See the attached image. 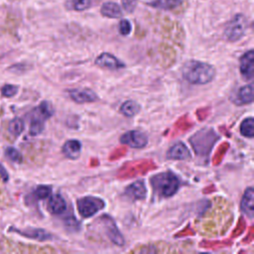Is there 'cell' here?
I'll use <instances>...</instances> for the list:
<instances>
[{
    "mask_svg": "<svg viewBox=\"0 0 254 254\" xmlns=\"http://www.w3.org/2000/svg\"><path fill=\"white\" fill-rule=\"evenodd\" d=\"M182 73L191 84H206L215 76V68L209 64L191 60L183 65Z\"/></svg>",
    "mask_w": 254,
    "mask_h": 254,
    "instance_id": "cell-1",
    "label": "cell"
},
{
    "mask_svg": "<svg viewBox=\"0 0 254 254\" xmlns=\"http://www.w3.org/2000/svg\"><path fill=\"white\" fill-rule=\"evenodd\" d=\"M150 183L155 193L161 197L174 195L181 186L179 178L172 172H164L155 175L150 179Z\"/></svg>",
    "mask_w": 254,
    "mask_h": 254,
    "instance_id": "cell-2",
    "label": "cell"
},
{
    "mask_svg": "<svg viewBox=\"0 0 254 254\" xmlns=\"http://www.w3.org/2000/svg\"><path fill=\"white\" fill-rule=\"evenodd\" d=\"M219 136L212 128H202L190 138V143L199 157H207Z\"/></svg>",
    "mask_w": 254,
    "mask_h": 254,
    "instance_id": "cell-3",
    "label": "cell"
},
{
    "mask_svg": "<svg viewBox=\"0 0 254 254\" xmlns=\"http://www.w3.org/2000/svg\"><path fill=\"white\" fill-rule=\"evenodd\" d=\"M247 27V17L240 13L235 14L225 25L224 37L229 42H236L245 35Z\"/></svg>",
    "mask_w": 254,
    "mask_h": 254,
    "instance_id": "cell-4",
    "label": "cell"
},
{
    "mask_svg": "<svg viewBox=\"0 0 254 254\" xmlns=\"http://www.w3.org/2000/svg\"><path fill=\"white\" fill-rule=\"evenodd\" d=\"M156 169V165L150 160H141V161H132L123 165V167L118 172V178L129 179L139 174H144L150 170Z\"/></svg>",
    "mask_w": 254,
    "mask_h": 254,
    "instance_id": "cell-5",
    "label": "cell"
},
{
    "mask_svg": "<svg viewBox=\"0 0 254 254\" xmlns=\"http://www.w3.org/2000/svg\"><path fill=\"white\" fill-rule=\"evenodd\" d=\"M76 205L77 210L82 217H90L101 210L104 207L105 202L99 197L84 196L77 199Z\"/></svg>",
    "mask_w": 254,
    "mask_h": 254,
    "instance_id": "cell-6",
    "label": "cell"
},
{
    "mask_svg": "<svg viewBox=\"0 0 254 254\" xmlns=\"http://www.w3.org/2000/svg\"><path fill=\"white\" fill-rule=\"evenodd\" d=\"M120 142L131 148H144L148 144L147 135L139 130H130L120 137Z\"/></svg>",
    "mask_w": 254,
    "mask_h": 254,
    "instance_id": "cell-7",
    "label": "cell"
},
{
    "mask_svg": "<svg viewBox=\"0 0 254 254\" xmlns=\"http://www.w3.org/2000/svg\"><path fill=\"white\" fill-rule=\"evenodd\" d=\"M102 221V225L105 229V233L108 236V238L116 245L118 246H123L125 241L124 238L122 236V234L119 232L115 222L113 221V219L108 216V215H103L99 218Z\"/></svg>",
    "mask_w": 254,
    "mask_h": 254,
    "instance_id": "cell-8",
    "label": "cell"
},
{
    "mask_svg": "<svg viewBox=\"0 0 254 254\" xmlns=\"http://www.w3.org/2000/svg\"><path fill=\"white\" fill-rule=\"evenodd\" d=\"M240 73L246 80L254 77V51L249 50L240 58Z\"/></svg>",
    "mask_w": 254,
    "mask_h": 254,
    "instance_id": "cell-9",
    "label": "cell"
},
{
    "mask_svg": "<svg viewBox=\"0 0 254 254\" xmlns=\"http://www.w3.org/2000/svg\"><path fill=\"white\" fill-rule=\"evenodd\" d=\"M10 232H15L18 233L21 236L27 237V238H32L40 241H45V240H50L53 238V235L46 231L45 229L42 228H27V229H19L16 227H10L9 228Z\"/></svg>",
    "mask_w": 254,
    "mask_h": 254,
    "instance_id": "cell-10",
    "label": "cell"
},
{
    "mask_svg": "<svg viewBox=\"0 0 254 254\" xmlns=\"http://www.w3.org/2000/svg\"><path fill=\"white\" fill-rule=\"evenodd\" d=\"M68 95L76 103L94 102L98 99L97 94L89 88H73L68 90Z\"/></svg>",
    "mask_w": 254,
    "mask_h": 254,
    "instance_id": "cell-11",
    "label": "cell"
},
{
    "mask_svg": "<svg viewBox=\"0 0 254 254\" xmlns=\"http://www.w3.org/2000/svg\"><path fill=\"white\" fill-rule=\"evenodd\" d=\"M95 64L108 69H119L125 66V64L109 53H102L95 59Z\"/></svg>",
    "mask_w": 254,
    "mask_h": 254,
    "instance_id": "cell-12",
    "label": "cell"
},
{
    "mask_svg": "<svg viewBox=\"0 0 254 254\" xmlns=\"http://www.w3.org/2000/svg\"><path fill=\"white\" fill-rule=\"evenodd\" d=\"M167 158L170 160L185 161L190 158V152L184 143L177 142L167 152Z\"/></svg>",
    "mask_w": 254,
    "mask_h": 254,
    "instance_id": "cell-13",
    "label": "cell"
},
{
    "mask_svg": "<svg viewBox=\"0 0 254 254\" xmlns=\"http://www.w3.org/2000/svg\"><path fill=\"white\" fill-rule=\"evenodd\" d=\"M254 190L252 187H249L246 189L241 202H240V208L241 210L250 218L253 217L254 214Z\"/></svg>",
    "mask_w": 254,
    "mask_h": 254,
    "instance_id": "cell-14",
    "label": "cell"
},
{
    "mask_svg": "<svg viewBox=\"0 0 254 254\" xmlns=\"http://www.w3.org/2000/svg\"><path fill=\"white\" fill-rule=\"evenodd\" d=\"M125 194L133 199H144L147 194V189L142 181H137L129 185L125 190Z\"/></svg>",
    "mask_w": 254,
    "mask_h": 254,
    "instance_id": "cell-15",
    "label": "cell"
},
{
    "mask_svg": "<svg viewBox=\"0 0 254 254\" xmlns=\"http://www.w3.org/2000/svg\"><path fill=\"white\" fill-rule=\"evenodd\" d=\"M238 105L250 104L253 102V85L247 84L238 89L235 98L232 99Z\"/></svg>",
    "mask_w": 254,
    "mask_h": 254,
    "instance_id": "cell-16",
    "label": "cell"
},
{
    "mask_svg": "<svg viewBox=\"0 0 254 254\" xmlns=\"http://www.w3.org/2000/svg\"><path fill=\"white\" fill-rule=\"evenodd\" d=\"M48 200V209L54 214H62L66 209V202L64 198L59 194H53L49 196Z\"/></svg>",
    "mask_w": 254,
    "mask_h": 254,
    "instance_id": "cell-17",
    "label": "cell"
},
{
    "mask_svg": "<svg viewBox=\"0 0 254 254\" xmlns=\"http://www.w3.org/2000/svg\"><path fill=\"white\" fill-rule=\"evenodd\" d=\"M100 13L102 16L111 19H118L122 17V10L116 2L108 1L104 2L100 7Z\"/></svg>",
    "mask_w": 254,
    "mask_h": 254,
    "instance_id": "cell-18",
    "label": "cell"
},
{
    "mask_svg": "<svg viewBox=\"0 0 254 254\" xmlns=\"http://www.w3.org/2000/svg\"><path fill=\"white\" fill-rule=\"evenodd\" d=\"M81 151V143L78 140L71 139L66 141L63 146V153L66 158L75 160L79 157Z\"/></svg>",
    "mask_w": 254,
    "mask_h": 254,
    "instance_id": "cell-19",
    "label": "cell"
},
{
    "mask_svg": "<svg viewBox=\"0 0 254 254\" xmlns=\"http://www.w3.org/2000/svg\"><path fill=\"white\" fill-rule=\"evenodd\" d=\"M184 0H146V4L156 9L172 10L179 7Z\"/></svg>",
    "mask_w": 254,
    "mask_h": 254,
    "instance_id": "cell-20",
    "label": "cell"
},
{
    "mask_svg": "<svg viewBox=\"0 0 254 254\" xmlns=\"http://www.w3.org/2000/svg\"><path fill=\"white\" fill-rule=\"evenodd\" d=\"M45 127V119L42 117L38 116L34 112H32V117H31V122H30V128H29V133L32 136L39 135Z\"/></svg>",
    "mask_w": 254,
    "mask_h": 254,
    "instance_id": "cell-21",
    "label": "cell"
},
{
    "mask_svg": "<svg viewBox=\"0 0 254 254\" xmlns=\"http://www.w3.org/2000/svg\"><path fill=\"white\" fill-rule=\"evenodd\" d=\"M91 6V0H66L64 7L70 11L81 12L87 10Z\"/></svg>",
    "mask_w": 254,
    "mask_h": 254,
    "instance_id": "cell-22",
    "label": "cell"
},
{
    "mask_svg": "<svg viewBox=\"0 0 254 254\" xmlns=\"http://www.w3.org/2000/svg\"><path fill=\"white\" fill-rule=\"evenodd\" d=\"M140 105L134 101V100H127L125 101L121 107H120V112L127 117H133L136 114L139 113L140 111Z\"/></svg>",
    "mask_w": 254,
    "mask_h": 254,
    "instance_id": "cell-23",
    "label": "cell"
},
{
    "mask_svg": "<svg viewBox=\"0 0 254 254\" xmlns=\"http://www.w3.org/2000/svg\"><path fill=\"white\" fill-rule=\"evenodd\" d=\"M37 115L42 117L43 119H48L54 114V108L49 101H43L40 105L33 110Z\"/></svg>",
    "mask_w": 254,
    "mask_h": 254,
    "instance_id": "cell-24",
    "label": "cell"
},
{
    "mask_svg": "<svg viewBox=\"0 0 254 254\" xmlns=\"http://www.w3.org/2000/svg\"><path fill=\"white\" fill-rule=\"evenodd\" d=\"M240 133L242 136L247 138H252L254 136V119L253 117H248L242 121L240 124Z\"/></svg>",
    "mask_w": 254,
    "mask_h": 254,
    "instance_id": "cell-25",
    "label": "cell"
},
{
    "mask_svg": "<svg viewBox=\"0 0 254 254\" xmlns=\"http://www.w3.org/2000/svg\"><path fill=\"white\" fill-rule=\"evenodd\" d=\"M24 130V121L21 118L13 119L9 124V131L14 136H19Z\"/></svg>",
    "mask_w": 254,
    "mask_h": 254,
    "instance_id": "cell-26",
    "label": "cell"
},
{
    "mask_svg": "<svg viewBox=\"0 0 254 254\" xmlns=\"http://www.w3.org/2000/svg\"><path fill=\"white\" fill-rule=\"evenodd\" d=\"M52 193V188L50 186L41 185L38 186L34 191V195L37 199H45L48 198Z\"/></svg>",
    "mask_w": 254,
    "mask_h": 254,
    "instance_id": "cell-27",
    "label": "cell"
},
{
    "mask_svg": "<svg viewBox=\"0 0 254 254\" xmlns=\"http://www.w3.org/2000/svg\"><path fill=\"white\" fill-rule=\"evenodd\" d=\"M5 156L14 163H21L22 162V155L21 153L15 149L14 147H7L5 149Z\"/></svg>",
    "mask_w": 254,
    "mask_h": 254,
    "instance_id": "cell-28",
    "label": "cell"
},
{
    "mask_svg": "<svg viewBox=\"0 0 254 254\" xmlns=\"http://www.w3.org/2000/svg\"><path fill=\"white\" fill-rule=\"evenodd\" d=\"M132 31V25L129 20L127 19H121L119 22V33L122 36H127Z\"/></svg>",
    "mask_w": 254,
    "mask_h": 254,
    "instance_id": "cell-29",
    "label": "cell"
},
{
    "mask_svg": "<svg viewBox=\"0 0 254 254\" xmlns=\"http://www.w3.org/2000/svg\"><path fill=\"white\" fill-rule=\"evenodd\" d=\"M18 86L17 85H13V84H5L2 88H1V93L3 96L5 97H12L14 96L17 92H18Z\"/></svg>",
    "mask_w": 254,
    "mask_h": 254,
    "instance_id": "cell-30",
    "label": "cell"
},
{
    "mask_svg": "<svg viewBox=\"0 0 254 254\" xmlns=\"http://www.w3.org/2000/svg\"><path fill=\"white\" fill-rule=\"evenodd\" d=\"M124 10L128 13H132L137 7L139 0H121Z\"/></svg>",
    "mask_w": 254,
    "mask_h": 254,
    "instance_id": "cell-31",
    "label": "cell"
},
{
    "mask_svg": "<svg viewBox=\"0 0 254 254\" xmlns=\"http://www.w3.org/2000/svg\"><path fill=\"white\" fill-rule=\"evenodd\" d=\"M0 177L4 182H7L9 180V175L8 172L6 171V169L3 167L2 164H0Z\"/></svg>",
    "mask_w": 254,
    "mask_h": 254,
    "instance_id": "cell-32",
    "label": "cell"
}]
</instances>
